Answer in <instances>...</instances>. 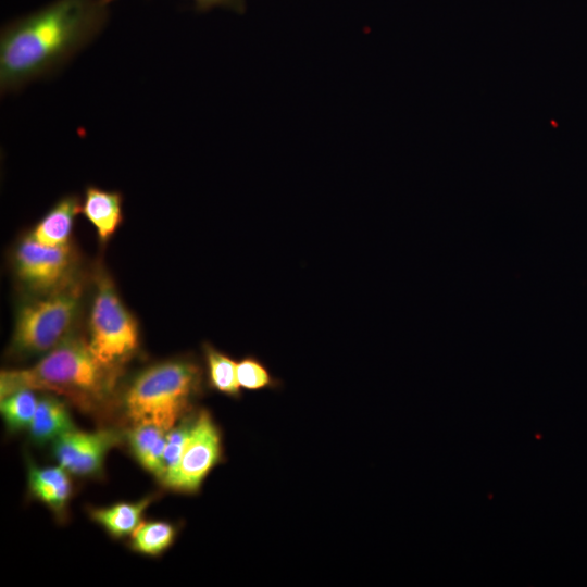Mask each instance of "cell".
I'll return each instance as SVG.
<instances>
[{
	"label": "cell",
	"instance_id": "1",
	"mask_svg": "<svg viewBox=\"0 0 587 587\" xmlns=\"http://www.w3.org/2000/svg\"><path fill=\"white\" fill-rule=\"evenodd\" d=\"M103 0H55L8 23L0 36V87L8 92L62 65L108 20Z\"/></svg>",
	"mask_w": 587,
	"mask_h": 587
},
{
	"label": "cell",
	"instance_id": "2",
	"mask_svg": "<svg viewBox=\"0 0 587 587\" xmlns=\"http://www.w3.org/2000/svg\"><path fill=\"white\" fill-rule=\"evenodd\" d=\"M120 374L121 369L101 363L87 337L75 332L33 366L2 371L0 394L3 398L23 388L48 391L91 412L112 398Z\"/></svg>",
	"mask_w": 587,
	"mask_h": 587
},
{
	"label": "cell",
	"instance_id": "3",
	"mask_svg": "<svg viewBox=\"0 0 587 587\" xmlns=\"http://www.w3.org/2000/svg\"><path fill=\"white\" fill-rule=\"evenodd\" d=\"M201 385L202 370L192 359L174 358L151 364L126 387L125 414L133 424L149 423L168 430L190 413Z\"/></svg>",
	"mask_w": 587,
	"mask_h": 587
},
{
	"label": "cell",
	"instance_id": "4",
	"mask_svg": "<svg viewBox=\"0 0 587 587\" xmlns=\"http://www.w3.org/2000/svg\"><path fill=\"white\" fill-rule=\"evenodd\" d=\"M85 294L83 276L55 292L24 297L15 312L10 354L18 359L42 357L77 332Z\"/></svg>",
	"mask_w": 587,
	"mask_h": 587
},
{
	"label": "cell",
	"instance_id": "5",
	"mask_svg": "<svg viewBox=\"0 0 587 587\" xmlns=\"http://www.w3.org/2000/svg\"><path fill=\"white\" fill-rule=\"evenodd\" d=\"M91 280L88 345L101 363L121 369L139 349L138 323L100 262L93 268Z\"/></svg>",
	"mask_w": 587,
	"mask_h": 587
},
{
	"label": "cell",
	"instance_id": "6",
	"mask_svg": "<svg viewBox=\"0 0 587 587\" xmlns=\"http://www.w3.org/2000/svg\"><path fill=\"white\" fill-rule=\"evenodd\" d=\"M11 265L24 297L55 292L84 276L79 270V254L72 242L49 247L36 241L28 233L15 242Z\"/></svg>",
	"mask_w": 587,
	"mask_h": 587
},
{
	"label": "cell",
	"instance_id": "7",
	"mask_svg": "<svg viewBox=\"0 0 587 587\" xmlns=\"http://www.w3.org/2000/svg\"><path fill=\"white\" fill-rule=\"evenodd\" d=\"M222 457L220 428L211 413L202 409L196 414L190 437L176 469L161 484L176 492L196 494Z\"/></svg>",
	"mask_w": 587,
	"mask_h": 587
},
{
	"label": "cell",
	"instance_id": "8",
	"mask_svg": "<svg viewBox=\"0 0 587 587\" xmlns=\"http://www.w3.org/2000/svg\"><path fill=\"white\" fill-rule=\"evenodd\" d=\"M121 441L113 429H73L52 442V454L67 473L80 477L99 475L108 452Z\"/></svg>",
	"mask_w": 587,
	"mask_h": 587
},
{
	"label": "cell",
	"instance_id": "9",
	"mask_svg": "<svg viewBox=\"0 0 587 587\" xmlns=\"http://www.w3.org/2000/svg\"><path fill=\"white\" fill-rule=\"evenodd\" d=\"M70 475L59 464L57 466H38L28 461V490L34 498L46 504L57 516H63L73 492Z\"/></svg>",
	"mask_w": 587,
	"mask_h": 587
},
{
	"label": "cell",
	"instance_id": "10",
	"mask_svg": "<svg viewBox=\"0 0 587 587\" xmlns=\"http://www.w3.org/2000/svg\"><path fill=\"white\" fill-rule=\"evenodd\" d=\"M123 197L118 191L104 190L96 186L85 189L82 213L93 225L98 239L107 243L123 220Z\"/></svg>",
	"mask_w": 587,
	"mask_h": 587
},
{
	"label": "cell",
	"instance_id": "11",
	"mask_svg": "<svg viewBox=\"0 0 587 587\" xmlns=\"http://www.w3.org/2000/svg\"><path fill=\"white\" fill-rule=\"evenodd\" d=\"M82 213V201L76 195L59 199L28 233L36 241L60 247L71 243L75 218Z\"/></svg>",
	"mask_w": 587,
	"mask_h": 587
},
{
	"label": "cell",
	"instance_id": "12",
	"mask_svg": "<svg viewBox=\"0 0 587 587\" xmlns=\"http://www.w3.org/2000/svg\"><path fill=\"white\" fill-rule=\"evenodd\" d=\"M73 429L75 426L65 401L52 392L42 395L28 427L33 442L37 445L52 444Z\"/></svg>",
	"mask_w": 587,
	"mask_h": 587
},
{
	"label": "cell",
	"instance_id": "13",
	"mask_svg": "<svg viewBox=\"0 0 587 587\" xmlns=\"http://www.w3.org/2000/svg\"><path fill=\"white\" fill-rule=\"evenodd\" d=\"M167 430L149 423H135L126 441L136 461L160 482L164 476L163 457Z\"/></svg>",
	"mask_w": 587,
	"mask_h": 587
},
{
	"label": "cell",
	"instance_id": "14",
	"mask_svg": "<svg viewBox=\"0 0 587 587\" xmlns=\"http://www.w3.org/2000/svg\"><path fill=\"white\" fill-rule=\"evenodd\" d=\"M151 501L152 497L148 496L139 501L91 509L89 514L110 536L124 538L130 536L142 522V514Z\"/></svg>",
	"mask_w": 587,
	"mask_h": 587
},
{
	"label": "cell",
	"instance_id": "15",
	"mask_svg": "<svg viewBox=\"0 0 587 587\" xmlns=\"http://www.w3.org/2000/svg\"><path fill=\"white\" fill-rule=\"evenodd\" d=\"M202 352L209 387L227 397L240 398L241 388L237 379V362L209 342H203Z\"/></svg>",
	"mask_w": 587,
	"mask_h": 587
},
{
	"label": "cell",
	"instance_id": "16",
	"mask_svg": "<svg viewBox=\"0 0 587 587\" xmlns=\"http://www.w3.org/2000/svg\"><path fill=\"white\" fill-rule=\"evenodd\" d=\"M176 527L165 521L141 522L130 535V548L148 557H158L175 540Z\"/></svg>",
	"mask_w": 587,
	"mask_h": 587
},
{
	"label": "cell",
	"instance_id": "17",
	"mask_svg": "<svg viewBox=\"0 0 587 587\" xmlns=\"http://www.w3.org/2000/svg\"><path fill=\"white\" fill-rule=\"evenodd\" d=\"M35 391L34 389L23 388L1 398V414L10 432L16 433L28 429L39 400Z\"/></svg>",
	"mask_w": 587,
	"mask_h": 587
},
{
	"label": "cell",
	"instance_id": "18",
	"mask_svg": "<svg viewBox=\"0 0 587 587\" xmlns=\"http://www.w3.org/2000/svg\"><path fill=\"white\" fill-rule=\"evenodd\" d=\"M197 414V413H196ZM196 414L188 413L180 419L171 429L166 433V444L163 457L164 476L167 477L176 469L180 457L185 450L187 441L190 437ZM161 480V483L163 482Z\"/></svg>",
	"mask_w": 587,
	"mask_h": 587
},
{
	"label": "cell",
	"instance_id": "19",
	"mask_svg": "<svg viewBox=\"0 0 587 587\" xmlns=\"http://www.w3.org/2000/svg\"><path fill=\"white\" fill-rule=\"evenodd\" d=\"M237 379L240 388L257 391L280 386L268 369L255 357L247 355L237 362Z\"/></svg>",
	"mask_w": 587,
	"mask_h": 587
},
{
	"label": "cell",
	"instance_id": "20",
	"mask_svg": "<svg viewBox=\"0 0 587 587\" xmlns=\"http://www.w3.org/2000/svg\"><path fill=\"white\" fill-rule=\"evenodd\" d=\"M113 0H103L109 4ZM196 3L198 10H210L215 7L232 9L236 12L242 13L245 10L246 0H192Z\"/></svg>",
	"mask_w": 587,
	"mask_h": 587
}]
</instances>
